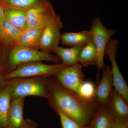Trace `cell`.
I'll list each match as a JSON object with an SVG mask.
<instances>
[{
  "label": "cell",
  "instance_id": "cell-1",
  "mask_svg": "<svg viewBox=\"0 0 128 128\" xmlns=\"http://www.w3.org/2000/svg\"><path fill=\"white\" fill-rule=\"evenodd\" d=\"M48 100L54 112L60 110L81 126H89L98 105L94 101L85 100L78 94L69 91L54 76L47 80Z\"/></svg>",
  "mask_w": 128,
  "mask_h": 128
},
{
  "label": "cell",
  "instance_id": "cell-2",
  "mask_svg": "<svg viewBox=\"0 0 128 128\" xmlns=\"http://www.w3.org/2000/svg\"><path fill=\"white\" fill-rule=\"evenodd\" d=\"M48 61L59 64L60 60L57 56L44 52L38 50L19 46L12 47L3 59L0 66L5 74L14 70L20 65L33 61Z\"/></svg>",
  "mask_w": 128,
  "mask_h": 128
},
{
  "label": "cell",
  "instance_id": "cell-3",
  "mask_svg": "<svg viewBox=\"0 0 128 128\" xmlns=\"http://www.w3.org/2000/svg\"><path fill=\"white\" fill-rule=\"evenodd\" d=\"M49 77L14 78L6 80L11 94V101L19 98L34 96L48 98L47 80Z\"/></svg>",
  "mask_w": 128,
  "mask_h": 128
},
{
  "label": "cell",
  "instance_id": "cell-4",
  "mask_svg": "<svg viewBox=\"0 0 128 128\" xmlns=\"http://www.w3.org/2000/svg\"><path fill=\"white\" fill-rule=\"evenodd\" d=\"M66 66L63 63L47 64L42 61H33L20 65L15 70L5 75L6 80L14 78L34 77H50Z\"/></svg>",
  "mask_w": 128,
  "mask_h": 128
},
{
  "label": "cell",
  "instance_id": "cell-5",
  "mask_svg": "<svg viewBox=\"0 0 128 128\" xmlns=\"http://www.w3.org/2000/svg\"><path fill=\"white\" fill-rule=\"evenodd\" d=\"M92 41L97 51V64L98 74L101 69L105 66L104 57L105 49L108 43L113 35L116 33V30L108 29L104 26L99 17H95L92 20L90 30Z\"/></svg>",
  "mask_w": 128,
  "mask_h": 128
},
{
  "label": "cell",
  "instance_id": "cell-6",
  "mask_svg": "<svg viewBox=\"0 0 128 128\" xmlns=\"http://www.w3.org/2000/svg\"><path fill=\"white\" fill-rule=\"evenodd\" d=\"M118 47V41L116 39L111 38L106 47L105 54L108 56L112 64L111 71L114 89L128 103V86L120 70L116 59V54Z\"/></svg>",
  "mask_w": 128,
  "mask_h": 128
},
{
  "label": "cell",
  "instance_id": "cell-7",
  "mask_svg": "<svg viewBox=\"0 0 128 128\" xmlns=\"http://www.w3.org/2000/svg\"><path fill=\"white\" fill-rule=\"evenodd\" d=\"M26 12L27 28L45 27L58 16L49 0H46Z\"/></svg>",
  "mask_w": 128,
  "mask_h": 128
},
{
  "label": "cell",
  "instance_id": "cell-8",
  "mask_svg": "<svg viewBox=\"0 0 128 128\" xmlns=\"http://www.w3.org/2000/svg\"><path fill=\"white\" fill-rule=\"evenodd\" d=\"M54 76L64 88L77 94L80 86L84 81L82 66L79 63L66 66Z\"/></svg>",
  "mask_w": 128,
  "mask_h": 128
},
{
  "label": "cell",
  "instance_id": "cell-9",
  "mask_svg": "<svg viewBox=\"0 0 128 128\" xmlns=\"http://www.w3.org/2000/svg\"><path fill=\"white\" fill-rule=\"evenodd\" d=\"M64 25L58 16L55 20L44 27L40 43L39 50L44 52L50 54L54 49L58 46L60 41V30Z\"/></svg>",
  "mask_w": 128,
  "mask_h": 128
},
{
  "label": "cell",
  "instance_id": "cell-10",
  "mask_svg": "<svg viewBox=\"0 0 128 128\" xmlns=\"http://www.w3.org/2000/svg\"><path fill=\"white\" fill-rule=\"evenodd\" d=\"M102 69V78L96 87L94 100L98 106H106L114 89L113 82L111 66H105Z\"/></svg>",
  "mask_w": 128,
  "mask_h": 128
},
{
  "label": "cell",
  "instance_id": "cell-11",
  "mask_svg": "<svg viewBox=\"0 0 128 128\" xmlns=\"http://www.w3.org/2000/svg\"><path fill=\"white\" fill-rule=\"evenodd\" d=\"M116 119L108 105L98 106L89 124L90 128H112Z\"/></svg>",
  "mask_w": 128,
  "mask_h": 128
},
{
  "label": "cell",
  "instance_id": "cell-12",
  "mask_svg": "<svg viewBox=\"0 0 128 128\" xmlns=\"http://www.w3.org/2000/svg\"><path fill=\"white\" fill-rule=\"evenodd\" d=\"M25 98H19L11 102L8 117L7 128H21L24 119V107Z\"/></svg>",
  "mask_w": 128,
  "mask_h": 128
},
{
  "label": "cell",
  "instance_id": "cell-13",
  "mask_svg": "<svg viewBox=\"0 0 128 128\" xmlns=\"http://www.w3.org/2000/svg\"><path fill=\"white\" fill-rule=\"evenodd\" d=\"M22 31L5 17L0 20V41L6 46H16Z\"/></svg>",
  "mask_w": 128,
  "mask_h": 128
},
{
  "label": "cell",
  "instance_id": "cell-14",
  "mask_svg": "<svg viewBox=\"0 0 128 128\" xmlns=\"http://www.w3.org/2000/svg\"><path fill=\"white\" fill-rule=\"evenodd\" d=\"M44 27L30 28L22 31L16 46L39 50L40 40Z\"/></svg>",
  "mask_w": 128,
  "mask_h": 128
},
{
  "label": "cell",
  "instance_id": "cell-15",
  "mask_svg": "<svg viewBox=\"0 0 128 128\" xmlns=\"http://www.w3.org/2000/svg\"><path fill=\"white\" fill-rule=\"evenodd\" d=\"M85 45L80 44L70 48H64L58 46L54 49L52 52L56 54L64 64L67 66H71L79 63L78 58L80 52Z\"/></svg>",
  "mask_w": 128,
  "mask_h": 128
},
{
  "label": "cell",
  "instance_id": "cell-16",
  "mask_svg": "<svg viewBox=\"0 0 128 128\" xmlns=\"http://www.w3.org/2000/svg\"><path fill=\"white\" fill-rule=\"evenodd\" d=\"M60 41L62 44L67 47L86 45L92 41L91 32L90 30H84L77 32H64L61 34Z\"/></svg>",
  "mask_w": 128,
  "mask_h": 128
},
{
  "label": "cell",
  "instance_id": "cell-17",
  "mask_svg": "<svg viewBox=\"0 0 128 128\" xmlns=\"http://www.w3.org/2000/svg\"><path fill=\"white\" fill-rule=\"evenodd\" d=\"M128 104L122 97L114 89L108 105L116 119L128 118Z\"/></svg>",
  "mask_w": 128,
  "mask_h": 128
},
{
  "label": "cell",
  "instance_id": "cell-18",
  "mask_svg": "<svg viewBox=\"0 0 128 128\" xmlns=\"http://www.w3.org/2000/svg\"><path fill=\"white\" fill-rule=\"evenodd\" d=\"M2 4L4 9L5 18L22 31L26 30L27 28L26 10L10 7L4 5L3 3Z\"/></svg>",
  "mask_w": 128,
  "mask_h": 128
},
{
  "label": "cell",
  "instance_id": "cell-19",
  "mask_svg": "<svg viewBox=\"0 0 128 128\" xmlns=\"http://www.w3.org/2000/svg\"><path fill=\"white\" fill-rule=\"evenodd\" d=\"M11 102V94L6 82V85L0 88V128H7Z\"/></svg>",
  "mask_w": 128,
  "mask_h": 128
},
{
  "label": "cell",
  "instance_id": "cell-20",
  "mask_svg": "<svg viewBox=\"0 0 128 128\" xmlns=\"http://www.w3.org/2000/svg\"><path fill=\"white\" fill-rule=\"evenodd\" d=\"M78 62L84 67L89 66H97V51L92 41L84 46L79 55Z\"/></svg>",
  "mask_w": 128,
  "mask_h": 128
},
{
  "label": "cell",
  "instance_id": "cell-21",
  "mask_svg": "<svg viewBox=\"0 0 128 128\" xmlns=\"http://www.w3.org/2000/svg\"><path fill=\"white\" fill-rule=\"evenodd\" d=\"M46 0H4V5L10 7L27 10L41 4Z\"/></svg>",
  "mask_w": 128,
  "mask_h": 128
},
{
  "label": "cell",
  "instance_id": "cell-22",
  "mask_svg": "<svg viewBox=\"0 0 128 128\" xmlns=\"http://www.w3.org/2000/svg\"><path fill=\"white\" fill-rule=\"evenodd\" d=\"M96 88L93 82L89 81H84L80 86L78 94L86 100L94 101Z\"/></svg>",
  "mask_w": 128,
  "mask_h": 128
},
{
  "label": "cell",
  "instance_id": "cell-23",
  "mask_svg": "<svg viewBox=\"0 0 128 128\" xmlns=\"http://www.w3.org/2000/svg\"><path fill=\"white\" fill-rule=\"evenodd\" d=\"M55 112L59 117L62 128H86V127L81 126L61 111L57 110Z\"/></svg>",
  "mask_w": 128,
  "mask_h": 128
},
{
  "label": "cell",
  "instance_id": "cell-24",
  "mask_svg": "<svg viewBox=\"0 0 128 128\" xmlns=\"http://www.w3.org/2000/svg\"><path fill=\"white\" fill-rule=\"evenodd\" d=\"M112 128H128V118L117 119Z\"/></svg>",
  "mask_w": 128,
  "mask_h": 128
},
{
  "label": "cell",
  "instance_id": "cell-25",
  "mask_svg": "<svg viewBox=\"0 0 128 128\" xmlns=\"http://www.w3.org/2000/svg\"><path fill=\"white\" fill-rule=\"evenodd\" d=\"M38 124L30 119H24L21 128H38Z\"/></svg>",
  "mask_w": 128,
  "mask_h": 128
},
{
  "label": "cell",
  "instance_id": "cell-26",
  "mask_svg": "<svg viewBox=\"0 0 128 128\" xmlns=\"http://www.w3.org/2000/svg\"><path fill=\"white\" fill-rule=\"evenodd\" d=\"M5 74L2 67L0 66V88L6 84V80L5 78Z\"/></svg>",
  "mask_w": 128,
  "mask_h": 128
},
{
  "label": "cell",
  "instance_id": "cell-27",
  "mask_svg": "<svg viewBox=\"0 0 128 128\" xmlns=\"http://www.w3.org/2000/svg\"><path fill=\"white\" fill-rule=\"evenodd\" d=\"M5 17L4 9L3 4L0 1V20Z\"/></svg>",
  "mask_w": 128,
  "mask_h": 128
},
{
  "label": "cell",
  "instance_id": "cell-28",
  "mask_svg": "<svg viewBox=\"0 0 128 128\" xmlns=\"http://www.w3.org/2000/svg\"><path fill=\"white\" fill-rule=\"evenodd\" d=\"M2 57L1 55L0 51V66L1 63Z\"/></svg>",
  "mask_w": 128,
  "mask_h": 128
},
{
  "label": "cell",
  "instance_id": "cell-29",
  "mask_svg": "<svg viewBox=\"0 0 128 128\" xmlns=\"http://www.w3.org/2000/svg\"><path fill=\"white\" fill-rule=\"evenodd\" d=\"M4 0H0V1L1 2H2Z\"/></svg>",
  "mask_w": 128,
  "mask_h": 128
}]
</instances>
